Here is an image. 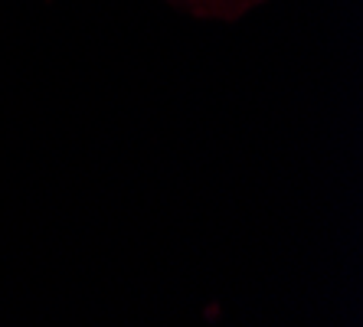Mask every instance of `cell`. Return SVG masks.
Returning a JSON list of instances; mask_svg holds the SVG:
<instances>
[{"label": "cell", "instance_id": "cell-1", "mask_svg": "<svg viewBox=\"0 0 363 327\" xmlns=\"http://www.w3.org/2000/svg\"><path fill=\"white\" fill-rule=\"evenodd\" d=\"M174 4L194 13H216V17H233L249 7V0H174Z\"/></svg>", "mask_w": 363, "mask_h": 327}]
</instances>
